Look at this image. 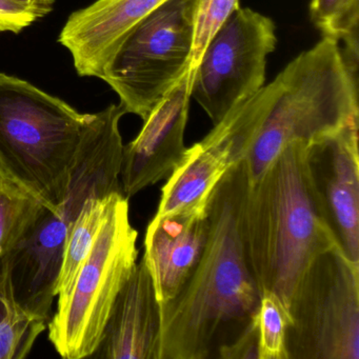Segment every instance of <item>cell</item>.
<instances>
[{
  "instance_id": "cell-1",
  "label": "cell",
  "mask_w": 359,
  "mask_h": 359,
  "mask_svg": "<svg viewBox=\"0 0 359 359\" xmlns=\"http://www.w3.org/2000/svg\"><path fill=\"white\" fill-rule=\"evenodd\" d=\"M250 177L232 165L210 199L198 262L178 295L161 306V359H205L232 342L257 314L260 292L250 270L243 208Z\"/></svg>"
},
{
  "instance_id": "cell-2",
  "label": "cell",
  "mask_w": 359,
  "mask_h": 359,
  "mask_svg": "<svg viewBox=\"0 0 359 359\" xmlns=\"http://www.w3.org/2000/svg\"><path fill=\"white\" fill-rule=\"evenodd\" d=\"M125 114L121 104L88 114L64 201L56 210L43 205L22 238L0 257V292L31 316L49 319L67 239L88 199L123 193L119 121Z\"/></svg>"
},
{
  "instance_id": "cell-3",
  "label": "cell",
  "mask_w": 359,
  "mask_h": 359,
  "mask_svg": "<svg viewBox=\"0 0 359 359\" xmlns=\"http://www.w3.org/2000/svg\"><path fill=\"white\" fill-rule=\"evenodd\" d=\"M243 235L260 296L274 294L289 312L312 262L339 248L311 180L306 142L287 144L257 180H250Z\"/></svg>"
},
{
  "instance_id": "cell-4",
  "label": "cell",
  "mask_w": 359,
  "mask_h": 359,
  "mask_svg": "<svg viewBox=\"0 0 359 359\" xmlns=\"http://www.w3.org/2000/svg\"><path fill=\"white\" fill-rule=\"evenodd\" d=\"M274 81V100L243 159L251 182L287 144H308L359 119L357 72L334 39L323 37Z\"/></svg>"
},
{
  "instance_id": "cell-5",
  "label": "cell",
  "mask_w": 359,
  "mask_h": 359,
  "mask_svg": "<svg viewBox=\"0 0 359 359\" xmlns=\"http://www.w3.org/2000/svg\"><path fill=\"white\" fill-rule=\"evenodd\" d=\"M87 118L32 83L0 74V170L6 180L57 209Z\"/></svg>"
},
{
  "instance_id": "cell-6",
  "label": "cell",
  "mask_w": 359,
  "mask_h": 359,
  "mask_svg": "<svg viewBox=\"0 0 359 359\" xmlns=\"http://www.w3.org/2000/svg\"><path fill=\"white\" fill-rule=\"evenodd\" d=\"M137 237L129 201L115 193L70 296L49 323L50 341L62 358H86L95 352L113 304L137 264Z\"/></svg>"
},
{
  "instance_id": "cell-7",
  "label": "cell",
  "mask_w": 359,
  "mask_h": 359,
  "mask_svg": "<svg viewBox=\"0 0 359 359\" xmlns=\"http://www.w3.org/2000/svg\"><path fill=\"white\" fill-rule=\"evenodd\" d=\"M196 0H167L117 48L100 79L142 121L190 70Z\"/></svg>"
},
{
  "instance_id": "cell-8",
  "label": "cell",
  "mask_w": 359,
  "mask_h": 359,
  "mask_svg": "<svg viewBox=\"0 0 359 359\" xmlns=\"http://www.w3.org/2000/svg\"><path fill=\"white\" fill-rule=\"evenodd\" d=\"M289 359H359V266L339 248L304 273L289 308Z\"/></svg>"
},
{
  "instance_id": "cell-9",
  "label": "cell",
  "mask_w": 359,
  "mask_h": 359,
  "mask_svg": "<svg viewBox=\"0 0 359 359\" xmlns=\"http://www.w3.org/2000/svg\"><path fill=\"white\" fill-rule=\"evenodd\" d=\"M275 31L272 20L239 7L208 43L193 74L191 97L214 126L264 87Z\"/></svg>"
},
{
  "instance_id": "cell-10",
  "label": "cell",
  "mask_w": 359,
  "mask_h": 359,
  "mask_svg": "<svg viewBox=\"0 0 359 359\" xmlns=\"http://www.w3.org/2000/svg\"><path fill=\"white\" fill-rule=\"evenodd\" d=\"M359 119L306 144L313 187L338 247L359 266Z\"/></svg>"
},
{
  "instance_id": "cell-11",
  "label": "cell",
  "mask_w": 359,
  "mask_h": 359,
  "mask_svg": "<svg viewBox=\"0 0 359 359\" xmlns=\"http://www.w3.org/2000/svg\"><path fill=\"white\" fill-rule=\"evenodd\" d=\"M193 74L187 71L144 119L137 137L123 146L121 176L127 198L169 177L184 157Z\"/></svg>"
},
{
  "instance_id": "cell-12",
  "label": "cell",
  "mask_w": 359,
  "mask_h": 359,
  "mask_svg": "<svg viewBox=\"0 0 359 359\" xmlns=\"http://www.w3.org/2000/svg\"><path fill=\"white\" fill-rule=\"evenodd\" d=\"M167 0H97L69 18L58 41L81 76L100 79L127 35Z\"/></svg>"
},
{
  "instance_id": "cell-13",
  "label": "cell",
  "mask_w": 359,
  "mask_h": 359,
  "mask_svg": "<svg viewBox=\"0 0 359 359\" xmlns=\"http://www.w3.org/2000/svg\"><path fill=\"white\" fill-rule=\"evenodd\" d=\"M161 306L144 259L119 292L91 357L161 359Z\"/></svg>"
},
{
  "instance_id": "cell-14",
  "label": "cell",
  "mask_w": 359,
  "mask_h": 359,
  "mask_svg": "<svg viewBox=\"0 0 359 359\" xmlns=\"http://www.w3.org/2000/svg\"><path fill=\"white\" fill-rule=\"evenodd\" d=\"M207 217L154 216L147 228L144 259L159 306L176 297L198 262L207 238Z\"/></svg>"
},
{
  "instance_id": "cell-15",
  "label": "cell",
  "mask_w": 359,
  "mask_h": 359,
  "mask_svg": "<svg viewBox=\"0 0 359 359\" xmlns=\"http://www.w3.org/2000/svg\"><path fill=\"white\" fill-rule=\"evenodd\" d=\"M232 165L230 146L213 128L203 140L187 148L161 189L155 216L207 217L212 194Z\"/></svg>"
},
{
  "instance_id": "cell-16",
  "label": "cell",
  "mask_w": 359,
  "mask_h": 359,
  "mask_svg": "<svg viewBox=\"0 0 359 359\" xmlns=\"http://www.w3.org/2000/svg\"><path fill=\"white\" fill-rule=\"evenodd\" d=\"M114 194L88 199L73 224L65 247L64 262L58 280L57 306H62L70 296L79 270L91 251Z\"/></svg>"
},
{
  "instance_id": "cell-17",
  "label": "cell",
  "mask_w": 359,
  "mask_h": 359,
  "mask_svg": "<svg viewBox=\"0 0 359 359\" xmlns=\"http://www.w3.org/2000/svg\"><path fill=\"white\" fill-rule=\"evenodd\" d=\"M43 205L14 182H0V257L22 238Z\"/></svg>"
},
{
  "instance_id": "cell-18",
  "label": "cell",
  "mask_w": 359,
  "mask_h": 359,
  "mask_svg": "<svg viewBox=\"0 0 359 359\" xmlns=\"http://www.w3.org/2000/svg\"><path fill=\"white\" fill-rule=\"evenodd\" d=\"M310 18L323 37L344 41L342 51L358 56L359 0H312Z\"/></svg>"
},
{
  "instance_id": "cell-19",
  "label": "cell",
  "mask_w": 359,
  "mask_h": 359,
  "mask_svg": "<svg viewBox=\"0 0 359 359\" xmlns=\"http://www.w3.org/2000/svg\"><path fill=\"white\" fill-rule=\"evenodd\" d=\"M46 327L47 320L27 314L0 292V359L26 358Z\"/></svg>"
},
{
  "instance_id": "cell-20",
  "label": "cell",
  "mask_w": 359,
  "mask_h": 359,
  "mask_svg": "<svg viewBox=\"0 0 359 359\" xmlns=\"http://www.w3.org/2000/svg\"><path fill=\"white\" fill-rule=\"evenodd\" d=\"M259 334V359H289L287 332L289 312L274 294H262L256 314Z\"/></svg>"
},
{
  "instance_id": "cell-21",
  "label": "cell",
  "mask_w": 359,
  "mask_h": 359,
  "mask_svg": "<svg viewBox=\"0 0 359 359\" xmlns=\"http://www.w3.org/2000/svg\"><path fill=\"white\" fill-rule=\"evenodd\" d=\"M239 8V0H196L190 70L194 71L209 41Z\"/></svg>"
},
{
  "instance_id": "cell-22",
  "label": "cell",
  "mask_w": 359,
  "mask_h": 359,
  "mask_svg": "<svg viewBox=\"0 0 359 359\" xmlns=\"http://www.w3.org/2000/svg\"><path fill=\"white\" fill-rule=\"evenodd\" d=\"M216 357L222 359H259V334L256 316L232 342L218 348Z\"/></svg>"
},
{
  "instance_id": "cell-23",
  "label": "cell",
  "mask_w": 359,
  "mask_h": 359,
  "mask_svg": "<svg viewBox=\"0 0 359 359\" xmlns=\"http://www.w3.org/2000/svg\"><path fill=\"white\" fill-rule=\"evenodd\" d=\"M35 20L33 14L10 0H0V32L20 33Z\"/></svg>"
},
{
  "instance_id": "cell-24",
  "label": "cell",
  "mask_w": 359,
  "mask_h": 359,
  "mask_svg": "<svg viewBox=\"0 0 359 359\" xmlns=\"http://www.w3.org/2000/svg\"><path fill=\"white\" fill-rule=\"evenodd\" d=\"M26 11L39 18L49 14L53 10L54 0H10Z\"/></svg>"
},
{
  "instance_id": "cell-25",
  "label": "cell",
  "mask_w": 359,
  "mask_h": 359,
  "mask_svg": "<svg viewBox=\"0 0 359 359\" xmlns=\"http://www.w3.org/2000/svg\"><path fill=\"white\" fill-rule=\"evenodd\" d=\"M4 180H6L5 175H4L3 172L0 170V182H3Z\"/></svg>"
}]
</instances>
